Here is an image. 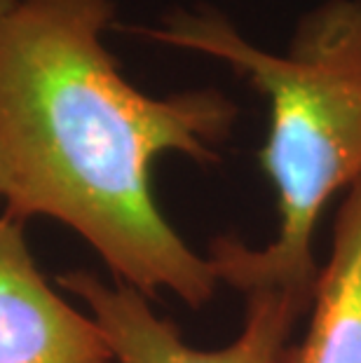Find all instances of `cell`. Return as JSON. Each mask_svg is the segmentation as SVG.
<instances>
[{
    "instance_id": "cell-1",
    "label": "cell",
    "mask_w": 361,
    "mask_h": 363,
    "mask_svg": "<svg viewBox=\"0 0 361 363\" xmlns=\"http://www.w3.org/2000/svg\"><path fill=\"white\" fill-rule=\"evenodd\" d=\"M113 17V0H19L0 24L7 213L64 223L145 298L167 289L204 307L216 269L160 211L152 162H218L237 106L218 89L155 99L129 84L104 45Z\"/></svg>"
},
{
    "instance_id": "cell-2",
    "label": "cell",
    "mask_w": 361,
    "mask_h": 363,
    "mask_svg": "<svg viewBox=\"0 0 361 363\" xmlns=\"http://www.w3.org/2000/svg\"><path fill=\"white\" fill-rule=\"evenodd\" d=\"M139 30L226 61L270 104L258 162L277 195V237L265 249L233 235L213 239L209 260L218 281L314 289L317 220L333 195L361 179V0H328L307 12L289 54L258 50L209 10H176L162 26Z\"/></svg>"
},
{
    "instance_id": "cell-3",
    "label": "cell",
    "mask_w": 361,
    "mask_h": 363,
    "mask_svg": "<svg viewBox=\"0 0 361 363\" xmlns=\"http://www.w3.org/2000/svg\"><path fill=\"white\" fill-rule=\"evenodd\" d=\"M57 281L87 305L109 340L115 363H282L296 323L310 312L317 289L265 281L237 286L247 298L240 337L221 350H195L132 286L122 281L111 286L84 269L61 274Z\"/></svg>"
},
{
    "instance_id": "cell-4",
    "label": "cell",
    "mask_w": 361,
    "mask_h": 363,
    "mask_svg": "<svg viewBox=\"0 0 361 363\" xmlns=\"http://www.w3.org/2000/svg\"><path fill=\"white\" fill-rule=\"evenodd\" d=\"M0 363H115L99 323L38 269L12 213L0 216Z\"/></svg>"
},
{
    "instance_id": "cell-5",
    "label": "cell",
    "mask_w": 361,
    "mask_h": 363,
    "mask_svg": "<svg viewBox=\"0 0 361 363\" xmlns=\"http://www.w3.org/2000/svg\"><path fill=\"white\" fill-rule=\"evenodd\" d=\"M310 321L282 363H361V179L333 220L331 253L319 267Z\"/></svg>"
},
{
    "instance_id": "cell-6",
    "label": "cell",
    "mask_w": 361,
    "mask_h": 363,
    "mask_svg": "<svg viewBox=\"0 0 361 363\" xmlns=\"http://www.w3.org/2000/svg\"><path fill=\"white\" fill-rule=\"evenodd\" d=\"M12 195V176L10 169H7V162L3 157V150H0V197H10Z\"/></svg>"
},
{
    "instance_id": "cell-7",
    "label": "cell",
    "mask_w": 361,
    "mask_h": 363,
    "mask_svg": "<svg viewBox=\"0 0 361 363\" xmlns=\"http://www.w3.org/2000/svg\"><path fill=\"white\" fill-rule=\"evenodd\" d=\"M17 3H19V0H0V24H3L7 14H10L14 7H17Z\"/></svg>"
}]
</instances>
